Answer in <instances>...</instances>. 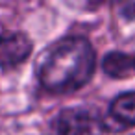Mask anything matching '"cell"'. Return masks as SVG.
<instances>
[{
    "label": "cell",
    "mask_w": 135,
    "mask_h": 135,
    "mask_svg": "<svg viewBox=\"0 0 135 135\" xmlns=\"http://www.w3.org/2000/svg\"><path fill=\"white\" fill-rule=\"evenodd\" d=\"M93 45L80 35H69L45 48L35 63L39 83L52 93H70L83 87L94 72Z\"/></svg>",
    "instance_id": "1"
},
{
    "label": "cell",
    "mask_w": 135,
    "mask_h": 135,
    "mask_svg": "<svg viewBox=\"0 0 135 135\" xmlns=\"http://www.w3.org/2000/svg\"><path fill=\"white\" fill-rule=\"evenodd\" d=\"M100 129L102 120L98 113L85 105L67 107L59 111L52 120L54 135H98Z\"/></svg>",
    "instance_id": "2"
},
{
    "label": "cell",
    "mask_w": 135,
    "mask_h": 135,
    "mask_svg": "<svg viewBox=\"0 0 135 135\" xmlns=\"http://www.w3.org/2000/svg\"><path fill=\"white\" fill-rule=\"evenodd\" d=\"M32 41L22 32H4L0 35V67L13 69L28 59Z\"/></svg>",
    "instance_id": "3"
},
{
    "label": "cell",
    "mask_w": 135,
    "mask_h": 135,
    "mask_svg": "<svg viewBox=\"0 0 135 135\" xmlns=\"http://www.w3.org/2000/svg\"><path fill=\"white\" fill-rule=\"evenodd\" d=\"M102 69L111 78H126L131 72H135V54L109 52L104 56Z\"/></svg>",
    "instance_id": "4"
},
{
    "label": "cell",
    "mask_w": 135,
    "mask_h": 135,
    "mask_svg": "<svg viewBox=\"0 0 135 135\" xmlns=\"http://www.w3.org/2000/svg\"><path fill=\"white\" fill-rule=\"evenodd\" d=\"M109 113L113 120H117L122 126H135V93H124L118 94L111 105Z\"/></svg>",
    "instance_id": "5"
}]
</instances>
